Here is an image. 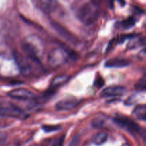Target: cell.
Segmentation results:
<instances>
[{
	"instance_id": "9a60e30c",
	"label": "cell",
	"mask_w": 146,
	"mask_h": 146,
	"mask_svg": "<svg viewBox=\"0 0 146 146\" xmlns=\"http://www.w3.org/2000/svg\"><path fill=\"white\" fill-rule=\"evenodd\" d=\"M10 54L5 39L1 36V34H0V57H1V58H8Z\"/></svg>"
},
{
	"instance_id": "2e32d148",
	"label": "cell",
	"mask_w": 146,
	"mask_h": 146,
	"mask_svg": "<svg viewBox=\"0 0 146 146\" xmlns=\"http://www.w3.org/2000/svg\"><path fill=\"white\" fill-rule=\"evenodd\" d=\"M108 139V135L105 132H100L96 135L94 138V143L97 145H101L106 143Z\"/></svg>"
},
{
	"instance_id": "cb8c5ba5",
	"label": "cell",
	"mask_w": 146,
	"mask_h": 146,
	"mask_svg": "<svg viewBox=\"0 0 146 146\" xmlns=\"http://www.w3.org/2000/svg\"><path fill=\"white\" fill-rule=\"evenodd\" d=\"M123 146H130V145H128V143H125V144H124V145H123Z\"/></svg>"
},
{
	"instance_id": "6da1fadb",
	"label": "cell",
	"mask_w": 146,
	"mask_h": 146,
	"mask_svg": "<svg viewBox=\"0 0 146 146\" xmlns=\"http://www.w3.org/2000/svg\"><path fill=\"white\" fill-rule=\"evenodd\" d=\"M21 47L28 57L34 61H38L44 52V44L42 39L36 34H30L24 38Z\"/></svg>"
},
{
	"instance_id": "5bb4252c",
	"label": "cell",
	"mask_w": 146,
	"mask_h": 146,
	"mask_svg": "<svg viewBox=\"0 0 146 146\" xmlns=\"http://www.w3.org/2000/svg\"><path fill=\"white\" fill-rule=\"evenodd\" d=\"M69 79V76L66 74H63V75H58L56 76L54 79L52 80L51 82V88H57L63 86L65 84L67 81Z\"/></svg>"
},
{
	"instance_id": "30bf717a",
	"label": "cell",
	"mask_w": 146,
	"mask_h": 146,
	"mask_svg": "<svg viewBox=\"0 0 146 146\" xmlns=\"http://www.w3.org/2000/svg\"><path fill=\"white\" fill-rule=\"evenodd\" d=\"M36 4L44 12L50 14L56 9L58 2L53 0H39L36 1Z\"/></svg>"
},
{
	"instance_id": "ffe728a7",
	"label": "cell",
	"mask_w": 146,
	"mask_h": 146,
	"mask_svg": "<svg viewBox=\"0 0 146 146\" xmlns=\"http://www.w3.org/2000/svg\"><path fill=\"white\" fill-rule=\"evenodd\" d=\"M80 138H81V137L79 135H78V134L74 135L70 141L68 146H78L80 142Z\"/></svg>"
},
{
	"instance_id": "603a6c76",
	"label": "cell",
	"mask_w": 146,
	"mask_h": 146,
	"mask_svg": "<svg viewBox=\"0 0 146 146\" xmlns=\"http://www.w3.org/2000/svg\"><path fill=\"white\" fill-rule=\"evenodd\" d=\"M7 138V134L4 133L0 132V146L4 145V143L6 142Z\"/></svg>"
},
{
	"instance_id": "7402d4cb",
	"label": "cell",
	"mask_w": 146,
	"mask_h": 146,
	"mask_svg": "<svg viewBox=\"0 0 146 146\" xmlns=\"http://www.w3.org/2000/svg\"><path fill=\"white\" fill-rule=\"evenodd\" d=\"M64 140H65V135L58 137V138H56L52 146H63L64 143Z\"/></svg>"
},
{
	"instance_id": "d6986e66",
	"label": "cell",
	"mask_w": 146,
	"mask_h": 146,
	"mask_svg": "<svg viewBox=\"0 0 146 146\" xmlns=\"http://www.w3.org/2000/svg\"><path fill=\"white\" fill-rule=\"evenodd\" d=\"M61 128L59 125H43L42 129L46 133H51L54 132L56 131H58Z\"/></svg>"
},
{
	"instance_id": "d4e9b609",
	"label": "cell",
	"mask_w": 146,
	"mask_h": 146,
	"mask_svg": "<svg viewBox=\"0 0 146 146\" xmlns=\"http://www.w3.org/2000/svg\"><path fill=\"white\" fill-rule=\"evenodd\" d=\"M143 51V52L145 53V54H146V49H145V50H144V51Z\"/></svg>"
},
{
	"instance_id": "8992f818",
	"label": "cell",
	"mask_w": 146,
	"mask_h": 146,
	"mask_svg": "<svg viewBox=\"0 0 146 146\" xmlns=\"http://www.w3.org/2000/svg\"><path fill=\"white\" fill-rule=\"evenodd\" d=\"M7 95L11 98L17 100H22V101H29L36 98L35 94L27 90L26 88H16L11 90L7 94Z\"/></svg>"
},
{
	"instance_id": "7a4b0ae2",
	"label": "cell",
	"mask_w": 146,
	"mask_h": 146,
	"mask_svg": "<svg viewBox=\"0 0 146 146\" xmlns=\"http://www.w3.org/2000/svg\"><path fill=\"white\" fill-rule=\"evenodd\" d=\"M99 15V8L96 3L88 1L80 6L76 11V17L84 24H91L95 22Z\"/></svg>"
},
{
	"instance_id": "9c48e42d",
	"label": "cell",
	"mask_w": 146,
	"mask_h": 146,
	"mask_svg": "<svg viewBox=\"0 0 146 146\" xmlns=\"http://www.w3.org/2000/svg\"><path fill=\"white\" fill-rule=\"evenodd\" d=\"M14 57H15L16 63H17L21 72L24 75H29L31 73V67L27 58L19 53H17Z\"/></svg>"
},
{
	"instance_id": "7c38bea8",
	"label": "cell",
	"mask_w": 146,
	"mask_h": 146,
	"mask_svg": "<svg viewBox=\"0 0 146 146\" xmlns=\"http://www.w3.org/2000/svg\"><path fill=\"white\" fill-rule=\"evenodd\" d=\"M130 64V62L126 59L123 58H112L106 62L105 66L108 68H123Z\"/></svg>"
},
{
	"instance_id": "277c9868",
	"label": "cell",
	"mask_w": 146,
	"mask_h": 146,
	"mask_svg": "<svg viewBox=\"0 0 146 146\" xmlns=\"http://www.w3.org/2000/svg\"><path fill=\"white\" fill-rule=\"evenodd\" d=\"M115 124L131 133H141V128L135 121L125 116H116L113 119Z\"/></svg>"
},
{
	"instance_id": "3957f363",
	"label": "cell",
	"mask_w": 146,
	"mask_h": 146,
	"mask_svg": "<svg viewBox=\"0 0 146 146\" xmlns=\"http://www.w3.org/2000/svg\"><path fill=\"white\" fill-rule=\"evenodd\" d=\"M70 55L68 51L62 48H55L50 51L48 63L53 67H59L68 61Z\"/></svg>"
},
{
	"instance_id": "e0dca14e",
	"label": "cell",
	"mask_w": 146,
	"mask_h": 146,
	"mask_svg": "<svg viewBox=\"0 0 146 146\" xmlns=\"http://www.w3.org/2000/svg\"><path fill=\"white\" fill-rule=\"evenodd\" d=\"M135 24V19L133 17H128L126 19L123 20V21L121 22V26L123 29H128L131 28V27H133Z\"/></svg>"
},
{
	"instance_id": "52a82bcc",
	"label": "cell",
	"mask_w": 146,
	"mask_h": 146,
	"mask_svg": "<svg viewBox=\"0 0 146 146\" xmlns=\"http://www.w3.org/2000/svg\"><path fill=\"white\" fill-rule=\"evenodd\" d=\"M78 104L76 98L68 97L58 101L55 105V109L58 111H70L76 108Z\"/></svg>"
},
{
	"instance_id": "4fadbf2b",
	"label": "cell",
	"mask_w": 146,
	"mask_h": 146,
	"mask_svg": "<svg viewBox=\"0 0 146 146\" xmlns=\"http://www.w3.org/2000/svg\"><path fill=\"white\" fill-rule=\"evenodd\" d=\"M133 115L137 119L146 121V104L136 106L133 111Z\"/></svg>"
},
{
	"instance_id": "ac0fdd59",
	"label": "cell",
	"mask_w": 146,
	"mask_h": 146,
	"mask_svg": "<svg viewBox=\"0 0 146 146\" xmlns=\"http://www.w3.org/2000/svg\"><path fill=\"white\" fill-rule=\"evenodd\" d=\"M105 121L102 118H94L91 121V125L94 128H101L104 125Z\"/></svg>"
},
{
	"instance_id": "5b68a950",
	"label": "cell",
	"mask_w": 146,
	"mask_h": 146,
	"mask_svg": "<svg viewBox=\"0 0 146 146\" xmlns=\"http://www.w3.org/2000/svg\"><path fill=\"white\" fill-rule=\"evenodd\" d=\"M0 116L8 118L25 119L27 115L20 108L17 107H0Z\"/></svg>"
},
{
	"instance_id": "44dd1931",
	"label": "cell",
	"mask_w": 146,
	"mask_h": 146,
	"mask_svg": "<svg viewBox=\"0 0 146 146\" xmlns=\"http://www.w3.org/2000/svg\"><path fill=\"white\" fill-rule=\"evenodd\" d=\"M135 88L138 90H141V91H143L146 90V79L145 78H142L140 80L139 82L136 84Z\"/></svg>"
},
{
	"instance_id": "8fae6325",
	"label": "cell",
	"mask_w": 146,
	"mask_h": 146,
	"mask_svg": "<svg viewBox=\"0 0 146 146\" xmlns=\"http://www.w3.org/2000/svg\"><path fill=\"white\" fill-rule=\"evenodd\" d=\"M52 25L53 27H54V28L55 29V30H56L57 32H58L63 38H66V41H70L71 43H74V44L78 41V40L76 39V38L74 35H72L71 33H69L68 31H66V30L64 28H63L62 27L58 25L56 22H52Z\"/></svg>"
},
{
	"instance_id": "ba28073f",
	"label": "cell",
	"mask_w": 146,
	"mask_h": 146,
	"mask_svg": "<svg viewBox=\"0 0 146 146\" xmlns=\"http://www.w3.org/2000/svg\"><path fill=\"white\" fill-rule=\"evenodd\" d=\"M126 92V88L121 86H111L104 88L101 93V96L102 98L107 97L121 96Z\"/></svg>"
}]
</instances>
